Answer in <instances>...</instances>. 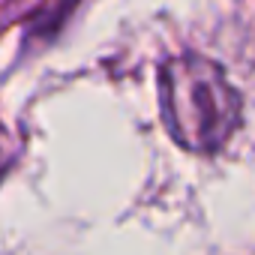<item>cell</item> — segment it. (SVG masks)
Returning <instances> with one entry per match:
<instances>
[{
  "label": "cell",
  "instance_id": "6da1fadb",
  "mask_svg": "<svg viewBox=\"0 0 255 255\" xmlns=\"http://www.w3.org/2000/svg\"><path fill=\"white\" fill-rule=\"evenodd\" d=\"M159 108L171 138L192 153L222 147L240 120V96L225 72L198 54H180L162 63Z\"/></svg>",
  "mask_w": 255,
  "mask_h": 255
},
{
  "label": "cell",
  "instance_id": "7a4b0ae2",
  "mask_svg": "<svg viewBox=\"0 0 255 255\" xmlns=\"http://www.w3.org/2000/svg\"><path fill=\"white\" fill-rule=\"evenodd\" d=\"M75 3H78V0H48V3L42 9H36L33 18L27 21V33L33 39H51L63 27V21L69 18Z\"/></svg>",
  "mask_w": 255,
  "mask_h": 255
},
{
  "label": "cell",
  "instance_id": "3957f363",
  "mask_svg": "<svg viewBox=\"0 0 255 255\" xmlns=\"http://www.w3.org/2000/svg\"><path fill=\"white\" fill-rule=\"evenodd\" d=\"M9 162H12V141H9L6 129L0 126V177H3V171H6Z\"/></svg>",
  "mask_w": 255,
  "mask_h": 255
}]
</instances>
